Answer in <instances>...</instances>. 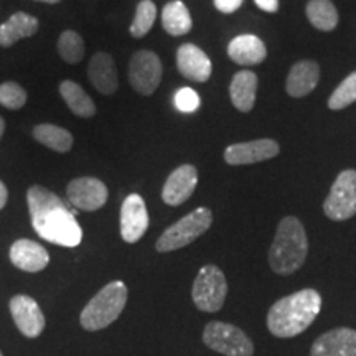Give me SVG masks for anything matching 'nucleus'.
Returning <instances> with one entry per match:
<instances>
[{
    "mask_svg": "<svg viewBox=\"0 0 356 356\" xmlns=\"http://www.w3.org/2000/svg\"><path fill=\"white\" fill-rule=\"evenodd\" d=\"M177 66L186 79L195 83H207L213 71L210 58L193 43H185L178 48Z\"/></svg>",
    "mask_w": 356,
    "mask_h": 356,
    "instance_id": "obj_15",
    "label": "nucleus"
},
{
    "mask_svg": "<svg viewBox=\"0 0 356 356\" xmlns=\"http://www.w3.org/2000/svg\"><path fill=\"white\" fill-rule=\"evenodd\" d=\"M38 19L25 12H17L0 26V47L8 48L22 38H29L38 32Z\"/></svg>",
    "mask_w": 356,
    "mask_h": 356,
    "instance_id": "obj_22",
    "label": "nucleus"
},
{
    "mask_svg": "<svg viewBox=\"0 0 356 356\" xmlns=\"http://www.w3.org/2000/svg\"><path fill=\"white\" fill-rule=\"evenodd\" d=\"M25 102H26V92L19 83L7 81L0 84V104H2L3 108L17 111L24 108Z\"/></svg>",
    "mask_w": 356,
    "mask_h": 356,
    "instance_id": "obj_30",
    "label": "nucleus"
},
{
    "mask_svg": "<svg viewBox=\"0 0 356 356\" xmlns=\"http://www.w3.org/2000/svg\"><path fill=\"white\" fill-rule=\"evenodd\" d=\"M108 186L99 178L81 177L70 181L66 197L74 208L83 211H96L108 202Z\"/></svg>",
    "mask_w": 356,
    "mask_h": 356,
    "instance_id": "obj_10",
    "label": "nucleus"
},
{
    "mask_svg": "<svg viewBox=\"0 0 356 356\" xmlns=\"http://www.w3.org/2000/svg\"><path fill=\"white\" fill-rule=\"evenodd\" d=\"M12 264L25 273H40L50 262L47 249L30 239H19L10 248Z\"/></svg>",
    "mask_w": 356,
    "mask_h": 356,
    "instance_id": "obj_17",
    "label": "nucleus"
},
{
    "mask_svg": "<svg viewBox=\"0 0 356 356\" xmlns=\"http://www.w3.org/2000/svg\"><path fill=\"white\" fill-rule=\"evenodd\" d=\"M10 314L17 328L26 338H37L44 328V315L40 305L29 296H15L10 300Z\"/></svg>",
    "mask_w": 356,
    "mask_h": 356,
    "instance_id": "obj_13",
    "label": "nucleus"
},
{
    "mask_svg": "<svg viewBox=\"0 0 356 356\" xmlns=\"http://www.w3.org/2000/svg\"><path fill=\"white\" fill-rule=\"evenodd\" d=\"M149 228V213L144 198L132 193L124 200L121 208V236L126 243H137Z\"/></svg>",
    "mask_w": 356,
    "mask_h": 356,
    "instance_id": "obj_12",
    "label": "nucleus"
},
{
    "mask_svg": "<svg viewBox=\"0 0 356 356\" xmlns=\"http://www.w3.org/2000/svg\"><path fill=\"white\" fill-rule=\"evenodd\" d=\"M173 104H175V108L180 111V113H195L200 108V104H202V101H200V96L198 92L195 91V89L191 88H180L178 91L175 92V96H173Z\"/></svg>",
    "mask_w": 356,
    "mask_h": 356,
    "instance_id": "obj_31",
    "label": "nucleus"
},
{
    "mask_svg": "<svg viewBox=\"0 0 356 356\" xmlns=\"http://www.w3.org/2000/svg\"><path fill=\"white\" fill-rule=\"evenodd\" d=\"M0 356H2V353H0Z\"/></svg>",
    "mask_w": 356,
    "mask_h": 356,
    "instance_id": "obj_37",
    "label": "nucleus"
},
{
    "mask_svg": "<svg viewBox=\"0 0 356 356\" xmlns=\"http://www.w3.org/2000/svg\"><path fill=\"white\" fill-rule=\"evenodd\" d=\"M228 56L234 63L243 66L259 65L266 60V44L256 35H239L228 44Z\"/></svg>",
    "mask_w": 356,
    "mask_h": 356,
    "instance_id": "obj_20",
    "label": "nucleus"
},
{
    "mask_svg": "<svg viewBox=\"0 0 356 356\" xmlns=\"http://www.w3.org/2000/svg\"><path fill=\"white\" fill-rule=\"evenodd\" d=\"M162 25L163 30L172 37H181L186 35L193 26L188 8L180 0H172L162 10Z\"/></svg>",
    "mask_w": 356,
    "mask_h": 356,
    "instance_id": "obj_23",
    "label": "nucleus"
},
{
    "mask_svg": "<svg viewBox=\"0 0 356 356\" xmlns=\"http://www.w3.org/2000/svg\"><path fill=\"white\" fill-rule=\"evenodd\" d=\"M60 95L68 104V108L79 118H92L96 114L95 102L78 83L66 79L60 84Z\"/></svg>",
    "mask_w": 356,
    "mask_h": 356,
    "instance_id": "obj_24",
    "label": "nucleus"
},
{
    "mask_svg": "<svg viewBox=\"0 0 356 356\" xmlns=\"http://www.w3.org/2000/svg\"><path fill=\"white\" fill-rule=\"evenodd\" d=\"M198 185V172L193 165H180L168 175L162 188V200L168 207H180L193 195Z\"/></svg>",
    "mask_w": 356,
    "mask_h": 356,
    "instance_id": "obj_14",
    "label": "nucleus"
},
{
    "mask_svg": "<svg viewBox=\"0 0 356 356\" xmlns=\"http://www.w3.org/2000/svg\"><path fill=\"white\" fill-rule=\"evenodd\" d=\"M203 343L216 353L225 356H252L254 345L251 338L236 325L210 322L204 327Z\"/></svg>",
    "mask_w": 356,
    "mask_h": 356,
    "instance_id": "obj_6",
    "label": "nucleus"
},
{
    "mask_svg": "<svg viewBox=\"0 0 356 356\" xmlns=\"http://www.w3.org/2000/svg\"><path fill=\"white\" fill-rule=\"evenodd\" d=\"M322 309V297L315 289H304L282 297L269 309L267 328L277 338H292L305 332Z\"/></svg>",
    "mask_w": 356,
    "mask_h": 356,
    "instance_id": "obj_2",
    "label": "nucleus"
},
{
    "mask_svg": "<svg viewBox=\"0 0 356 356\" xmlns=\"http://www.w3.org/2000/svg\"><path fill=\"white\" fill-rule=\"evenodd\" d=\"M213 222V213L208 208H197L188 215L178 220L175 225L163 231L162 236L159 238L157 248L159 252H172L177 249H181L198 239L210 229Z\"/></svg>",
    "mask_w": 356,
    "mask_h": 356,
    "instance_id": "obj_5",
    "label": "nucleus"
},
{
    "mask_svg": "<svg viewBox=\"0 0 356 356\" xmlns=\"http://www.w3.org/2000/svg\"><path fill=\"white\" fill-rule=\"evenodd\" d=\"M305 13L310 24L322 32H332L338 25V10L332 0H309Z\"/></svg>",
    "mask_w": 356,
    "mask_h": 356,
    "instance_id": "obj_25",
    "label": "nucleus"
},
{
    "mask_svg": "<svg viewBox=\"0 0 356 356\" xmlns=\"http://www.w3.org/2000/svg\"><path fill=\"white\" fill-rule=\"evenodd\" d=\"M88 76L101 95L109 96L118 91V71H115L114 60L109 53L99 51L91 58V63L88 66Z\"/></svg>",
    "mask_w": 356,
    "mask_h": 356,
    "instance_id": "obj_18",
    "label": "nucleus"
},
{
    "mask_svg": "<svg viewBox=\"0 0 356 356\" xmlns=\"http://www.w3.org/2000/svg\"><path fill=\"white\" fill-rule=\"evenodd\" d=\"M309 252L307 233L299 218L286 216L279 222L269 249L270 269L279 275H291L304 266Z\"/></svg>",
    "mask_w": 356,
    "mask_h": 356,
    "instance_id": "obj_3",
    "label": "nucleus"
},
{
    "mask_svg": "<svg viewBox=\"0 0 356 356\" xmlns=\"http://www.w3.org/2000/svg\"><path fill=\"white\" fill-rule=\"evenodd\" d=\"M226 296H228V282L222 270L215 264L203 266L191 289L195 305L202 312L213 314V312L221 310Z\"/></svg>",
    "mask_w": 356,
    "mask_h": 356,
    "instance_id": "obj_7",
    "label": "nucleus"
},
{
    "mask_svg": "<svg viewBox=\"0 0 356 356\" xmlns=\"http://www.w3.org/2000/svg\"><path fill=\"white\" fill-rule=\"evenodd\" d=\"M7 198H8L7 186L2 184V180H0V210H2V208L7 204Z\"/></svg>",
    "mask_w": 356,
    "mask_h": 356,
    "instance_id": "obj_34",
    "label": "nucleus"
},
{
    "mask_svg": "<svg viewBox=\"0 0 356 356\" xmlns=\"http://www.w3.org/2000/svg\"><path fill=\"white\" fill-rule=\"evenodd\" d=\"M35 140L43 144L48 149L65 154L73 147V136L63 127L53 126V124H40L33 129Z\"/></svg>",
    "mask_w": 356,
    "mask_h": 356,
    "instance_id": "obj_26",
    "label": "nucleus"
},
{
    "mask_svg": "<svg viewBox=\"0 0 356 356\" xmlns=\"http://www.w3.org/2000/svg\"><path fill=\"white\" fill-rule=\"evenodd\" d=\"M280 147L273 139H257L229 145L225 150V162L229 165H251L277 157Z\"/></svg>",
    "mask_w": 356,
    "mask_h": 356,
    "instance_id": "obj_11",
    "label": "nucleus"
},
{
    "mask_svg": "<svg viewBox=\"0 0 356 356\" xmlns=\"http://www.w3.org/2000/svg\"><path fill=\"white\" fill-rule=\"evenodd\" d=\"M356 101V71L348 74L343 79V83H340L335 91L332 92L330 99H328V108L332 111H341L348 108L350 104H353Z\"/></svg>",
    "mask_w": 356,
    "mask_h": 356,
    "instance_id": "obj_29",
    "label": "nucleus"
},
{
    "mask_svg": "<svg viewBox=\"0 0 356 356\" xmlns=\"http://www.w3.org/2000/svg\"><path fill=\"white\" fill-rule=\"evenodd\" d=\"M256 6L261 8V10L275 13L279 10V0H254Z\"/></svg>",
    "mask_w": 356,
    "mask_h": 356,
    "instance_id": "obj_33",
    "label": "nucleus"
},
{
    "mask_svg": "<svg viewBox=\"0 0 356 356\" xmlns=\"http://www.w3.org/2000/svg\"><path fill=\"white\" fill-rule=\"evenodd\" d=\"M320 79V68L315 61L304 60L296 63L291 68L287 81L286 91L292 97H304L310 95L317 88Z\"/></svg>",
    "mask_w": 356,
    "mask_h": 356,
    "instance_id": "obj_19",
    "label": "nucleus"
},
{
    "mask_svg": "<svg viewBox=\"0 0 356 356\" xmlns=\"http://www.w3.org/2000/svg\"><path fill=\"white\" fill-rule=\"evenodd\" d=\"M129 81L139 95L150 96L162 81V61L154 51L134 53L129 63Z\"/></svg>",
    "mask_w": 356,
    "mask_h": 356,
    "instance_id": "obj_9",
    "label": "nucleus"
},
{
    "mask_svg": "<svg viewBox=\"0 0 356 356\" xmlns=\"http://www.w3.org/2000/svg\"><path fill=\"white\" fill-rule=\"evenodd\" d=\"M244 0H215V7L222 13H233L243 6Z\"/></svg>",
    "mask_w": 356,
    "mask_h": 356,
    "instance_id": "obj_32",
    "label": "nucleus"
},
{
    "mask_svg": "<svg viewBox=\"0 0 356 356\" xmlns=\"http://www.w3.org/2000/svg\"><path fill=\"white\" fill-rule=\"evenodd\" d=\"M6 131V122H3V119L0 118V139H2V134Z\"/></svg>",
    "mask_w": 356,
    "mask_h": 356,
    "instance_id": "obj_35",
    "label": "nucleus"
},
{
    "mask_svg": "<svg viewBox=\"0 0 356 356\" xmlns=\"http://www.w3.org/2000/svg\"><path fill=\"white\" fill-rule=\"evenodd\" d=\"M155 17H157V7L152 0H142L137 6L136 17L131 25V35L134 38H142L150 32L154 26Z\"/></svg>",
    "mask_w": 356,
    "mask_h": 356,
    "instance_id": "obj_28",
    "label": "nucleus"
},
{
    "mask_svg": "<svg viewBox=\"0 0 356 356\" xmlns=\"http://www.w3.org/2000/svg\"><path fill=\"white\" fill-rule=\"evenodd\" d=\"M33 229L44 241L65 248H76L83 239V229L76 211L70 210L63 200L48 188L33 185L26 193Z\"/></svg>",
    "mask_w": 356,
    "mask_h": 356,
    "instance_id": "obj_1",
    "label": "nucleus"
},
{
    "mask_svg": "<svg viewBox=\"0 0 356 356\" xmlns=\"http://www.w3.org/2000/svg\"><path fill=\"white\" fill-rule=\"evenodd\" d=\"M127 296L126 284L121 280H114L102 287L81 312L79 322L84 330L97 332L115 322L126 307Z\"/></svg>",
    "mask_w": 356,
    "mask_h": 356,
    "instance_id": "obj_4",
    "label": "nucleus"
},
{
    "mask_svg": "<svg viewBox=\"0 0 356 356\" xmlns=\"http://www.w3.org/2000/svg\"><path fill=\"white\" fill-rule=\"evenodd\" d=\"M323 213L333 221H346L356 215V170H343L337 177L323 202Z\"/></svg>",
    "mask_w": 356,
    "mask_h": 356,
    "instance_id": "obj_8",
    "label": "nucleus"
},
{
    "mask_svg": "<svg viewBox=\"0 0 356 356\" xmlns=\"http://www.w3.org/2000/svg\"><path fill=\"white\" fill-rule=\"evenodd\" d=\"M257 74L252 71H239L234 74L233 81L229 84L231 102L241 113H249L254 108L256 92H257Z\"/></svg>",
    "mask_w": 356,
    "mask_h": 356,
    "instance_id": "obj_21",
    "label": "nucleus"
},
{
    "mask_svg": "<svg viewBox=\"0 0 356 356\" xmlns=\"http://www.w3.org/2000/svg\"><path fill=\"white\" fill-rule=\"evenodd\" d=\"M58 53L66 63H79L84 56V42L81 35L73 32V30H66L61 33L58 38Z\"/></svg>",
    "mask_w": 356,
    "mask_h": 356,
    "instance_id": "obj_27",
    "label": "nucleus"
},
{
    "mask_svg": "<svg viewBox=\"0 0 356 356\" xmlns=\"http://www.w3.org/2000/svg\"><path fill=\"white\" fill-rule=\"evenodd\" d=\"M37 2H43V3H58L60 0H37Z\"/></svg>",
    "mask_w": 356,
    "mask_h": 356,
    "instance_id": "obj_36",
    "label": "nucleus"
},
{
    "mask_svg": "<svg viewBox=\"0 0 356 356\" xmlns=\"http://www.w3.org/2000/svg\"><path fill=\"white\" fill-rule=\"evenodd\" d=\"M310 356H356V330L335 328L314 341Z\"/></svg>",
    "mask_w": 356,
    "mask_h": 356,
    "instance_id": "obj_16",
    "label": "nucleus"
}]
</instances>
